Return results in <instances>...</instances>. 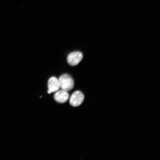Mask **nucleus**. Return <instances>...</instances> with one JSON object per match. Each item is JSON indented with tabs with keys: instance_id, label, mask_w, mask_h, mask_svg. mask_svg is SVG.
I'll return each mask as SVG.
<instances>
[{
	"instance_id": "1",
	"label": "nucleus",
	"mask_w": 160,
	"mask_h": 160,
	"mask_svg": "<svg viewBox=\"0 0 160 160\" xmlns=\"http://www.w3.org/2000/svg\"><path fill=\"white\" fill-rule=\"evenodd\" d=\"M62 89L67 92L72 89L74 85V82L71 77L68 74L62 75L58 79Z\"/></svg>"
},
{
	"instance_id": "2",
	"label": "nucleus",
	"mask_w": 160,
	"mask_h": 160,
	"mask_svg": "<svg viewBox=\"0 0 160 160\" xmlns=\"http://www.w3.org/2000/svg\"><path fill=\"white\" fill-rule=\"evenodd\" d=\"M84 99L83 93L80 91H77L74 92L71 96L69 103L73 107L78 106L82 103Z\"/></svg>"
},
{
	"instance_id": "3",
	"label": "nucleus",
	"mask_w": 160,
	"mask_h": 160,
	"mask_svg": "<svg viewBox=\"0 0 160 160\" xmlns=\"http://www.w3.org/2000/svg\"><path fill=\"white\" fill-rule=\"evenodd\" d=\"M83 57L82 53L79 51H75L70 53L67 57L68 63L72 66L78 65Z\"/></svg>"
},
{
	"instance_id": "4",
	"label": "nucleus",
	"mask_w": 160,
	"mask_h": 160,
	"mask_svg": "<svg viewBox=\"0 0 160 160\" xmlns=\"http://www.w3.org/2000/svg\"><path fill=\"white\" fill-rule=\"evenodd\" d=\"M47 85L49 94L56 92L60 88L58 79L55 77H51L49 79Z\"/></svg>"
},
{
	"instance_id": "5",
	"label": "nucleus",
	"mask_w": 160,
	"mask_h": 160,
	"mask_svg": "<svg viewBox=\"0 0 160 160\" xmlns=\"http://www.w3.org/2000/svg\"><path fill=\"white\" fill-rule=\"evenodd\" d=\"M54 98L57 102L64 103L66 102L69 97L68 92L63 89L56 91L54 95Z\"/></svg>"
}]
</instances>
